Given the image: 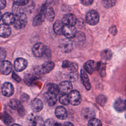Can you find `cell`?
Segmentation results:
<instances>
[{"label": "cell", "mask_w": 126, "mask_h": 126, "mask_svg": "<svg viewBox=\"0 0 126 126\" xmlns=\"http://www.w3.org/2000/svg\"><path fill=\"white\" fill-rule=\"evenodd\" d=\"M55 67V64L51 61H47L42 64L34 68V70L37 75H43L49 73Z\"/></svg>", "instance_id": "6da1fadb"}, {"label": "cell", "mask_w": 126, "mask_h": 126, "mask_svg": "<svg viewBox=\"0 0 126 126\" xmlns=\"http://www.w3.org/2000/svg\"><path fill=\"white\" fill-rule=\"evenodd\" d=\"M15 21L14 25L16 29L24 28L27 23V17L24 12H20L14 14Z\"/></svg>", "instance_id": "7a4b0ae2"}, {"label": "cell", "mask_w": 126, "mask_h": 126, "mask_svg": "<svg viewBox=\"0 0 126 126\" xmlns=\"http://www.w3.org/2000/svg\"><path fill=\"white\" fill-rule=\"evenodd\" d=\"M48 47L46 46L42 43H37L32 47V51L34 56L41 57L45 55Z\"/></svg>", "instance_id": "3957f363"}, {"label": "cell", "mask_w": 126, "mask_h": 126, "mask_svg": "<svg viewBox=\"0 0 126 126\" xmlns=\"http://www.w3.org/2000/svg\"><path fill=\"white\" fill-rule=\"evenodd\" d=\"M47 6L46 4H43L40 9L39 14L36 15L33 19L32 22V25L34 26H38L40 25L44 21L46 13L47 11Z\"/></svg>", "instance_id": "277c9868"}, {"label": "cell", "mask_w": 126, "mask_h": 126, "mask_svg": "<svg viewBox=\"0 0 126 126\" xmlns=\"http://www.w3.org/2000/svg\"><path fill=\"white\" fill-rule=\"evenodd\" d=\"M99 19L98 13L94 10H91L88 12L86 15V21L90 25L94 26L96 25Z\"/></svg>", "instance_id": "5b68a950"}, {"label": "cell", "mask_w": 126, "mask_h": 126, "mask_svg": "<svg viewBox=\"0 0 126 126\" xmlns=\"http://www.w3.org/2000/svg\"><path fill=\"white\" fill-rule=\"evenodd\" d=\"M69 103L73 105H78L81 102V95L77 90L71 91L68 94Z\"/></svg>", "instance_id": "8992f818"}, {"label": "cell", "mask_w": 126, "mask_h": 126, "mask_svg": "<svg viewBox=\"0 0 126 126\" xmlns=\"http://www.w3.org/2000/svg\"><path fill=\"white\" fill-rule=\"evenodd\" d=\"M9 106L12 109L17 110L20 114L22 115L24 114V108L22 103L19 100L15 98L11 99L9 102Z\"/></svg>", "instance_id": "52a82bcc"}, {"label": "cell", "mask_w": 126, "mask_h": 126, "mask_svg": "<svg viewBox=\"0 0 126 126\" xmlns=\"http://www.w3.org/2000/svg\"><path fill=\"white\" fill-rule=\"evenodd\" d=\"M77 31L74 26L64 25L63 28V34L67 38H73L76 34Z\"/></svg>", "instance_id": "ba28073f"}, {"label": "cell", "mask_w": 126, "mask_h": 126, "mask_svg": "<svg viewBox=\"0 0 126 126\" xmlns=\"http://www.w3.org/2000/svg\"><path fill=\"white\" fill-rule=\"evenodd\" d=\"M28 65V62L26 60L22 58H17L14 63V67L16 71L20 72L24 70Z\"/></svg>", "instance_id": "9c48e42d"}, {"label": "cell", "mask_w": 126, "mask_h": 126, "mask_svg": "<svg viewBox=\"0 0 126 126\" xmlns=\"http://www.w3.org/2000/svg\"><path fill=\"white\" fill-rule=\"evenodd\" d=\"M1 90L2 94L5 96H10L14 92V89L12 84L9 82L3 83L1 86Z\"/></svg>", "instance_id": "30bf717a"}, {"label": "cell", "mask_w": 126, "mask_h": 126, "mask_svg": "<svg viewBox=\"0 0 126 126\" xmlns=\"http://www.w3.org/2000/svg\"><path fill=\"white\" fill-rule=\"evenodd\" d=\"M60 92L61 94H68L72 90V85L69 81L62 82L59 86Z\"/></svg>", "instance_id": "8fae6325"}, {"label": "cell", "mask_w": 126, "mask_h": 126, "mask_svg": "<svg viewBox=\"0 0 126 126\" xmlns=\"http://www.w3.org/2000/svg\"><path fill=\"white\" fill-rule=\"evenodd\" d=\"M12 69V63L8 61H3L0 64V70L3 75H8Z\"/></svg>", "instance_id": "7c38bea8"}, {"label": "cell", "mask_w": 126, "mask_h": 126, "mask_svg": "<svg viewBox=\"0 0 126 126\" xmlns=\"http://www.w3.org/2000/svg\"><path fill=\"white\" fill-rule=\"evenodd\" d=\"M62 21L64 25L75 26L77 23V19L74 14L68 13L64 15Z\"/></svg>", "instance_id": "4fadbf2b"}, {"label": "cell", "mask_w": 126, "mask_h": 126, "mask_svg": "<svg viewBox=\"0 0 126 126\" xmlns=\"http://www.w3.org/2000/svg\"><path fill=\"white\" fill-rule=\"evenodd\" d=\"M60 47L63 52L69 53L73 49V44L70 40L63 39L60 43Z\"/></svg>", "instance_id": "5bb4252c"}, {"label": "cell", "mask_w": 126, "mask_h": 126, "mask_svg": "<svg viewBox=\"0 0 126 126\" xmlns=\"http://www.w3.org/2000/svg\"><path fill=\"white\" fill-rule=\"evenodd\" d=\"M57 95L56 94L48 91L44 94V98L49 106H52L56 103L57 101Z\"/></svg>", "instance_id": "9a60e30c"}, {"label": "cell", "mask_w": 126, "mask_h": 126, "mask_svg": "<svg viewBox=\"0 0 126 126\" xmlns=\"http://www.w3.org/2000/svg\"><path fill=\"white\" fill-rule=\"evenodd\" d=\"M27 122L31 126L43 125V121L40 117L35 116L33 114H30L27 118Z\"/></svg>", "instance_id": "2e32d148"}, {"label": "cell", "mask_w": 126, "mask_h": 126, "mask_svg": "<svg viewBox=\"0 0 126 126\" xmlns=\"http://www.w3.org/2000/svg\"><path fill=\"white\" fill-rule=\"evenodd\" d=\"M114 109L118 112H122L126 111V100L122 98L117 99L114 104Z\"/></svg>", "instance_id": "e0dca14e"}, {"label": "cell", "mask_w": 126, "mask_h": 126, "mask_svg": "<svg viewBox=\"0 0 126 126\" xmlns=\"http://www.w3.org/2000/svg\"><path fill=\"white\" fill-rule=\"evenodd\" d=\"M31 107L33 112H38L42 109L43 103L40 99L38 98H34L31 101Z\"/></svg>", "instance_id": "ac0fdd59"}, {"label": "cell", "mask_w": 126, "mask_h": 126, "mask_svg": "<svg viewBox=\"0 0 126 126\" xmlns=\"http://www.w3.org/2000/svg\"><path fill=\"white\" fill-rule=\"evenodd\" d=\"M55 115L59 119L63 120L66 118L67 113L66 109L62 106H58L55 110Z\"/></svg>", "instance_id": "d6986e66"}, {"label": "cell", "mask_w": 126, "mask_h": 126, "mask_svg": "<svg viewBox=\"0 0 126 126\" xmlns=\"http://www.w3.org/2000/svg\"><path fill=\"white\" fill-rule=\"evenodd\" d=\"M2 20L3 23L7 25H12L15 21V15L12 13L6 12L2 15Z\"/></svg>", "instance_id": "ffe728a7"}, {"label": "cell", "mask_w": 126, "mask_h": 126, "mask_svg": "<svg viewBox=\"0 0 126 126\" xmlns=\"http://www.w3.org/2000/svg\"><path fill=\"white\" fill-rule=\"evenodd\" d=\"M81 78L82 83L85 86L86 89L88 91H90L91 89V85L90 82L89 77L86 72L83 69L81 70Z\"/></svg>", "instance_id": "44dd1931"}, {"label": "cell", "mask_w": 126, "mask_h": 126, "mask_svg": "<svg viewBox=\"0 0 126 126\" xmlns=\"http://www.w3.org/2000/svg\"><path fill=\"white\" fill-rule=\"evenodd\" d=\"M11 28L5 24L0 25V36L3 38H7L11 34Z\"/></svg>", "instance_id": "7402d4cb"}, {"label": "cell", "mask_w": 126, "mask_h": 126, "mask_svg": "<svg viewBox=\"0 0 126 126\" xmlns=\"http://www.w3.org/2000/svg\"><path fill=\"white\" fill-rule=\"evenodd\" d=\"M64 24L63 21L58 20L56 21L53 25V30L55 33L58 35H61L63 34V28Z\"/></svg>", "instance_id": "603a6c76"}, {"label": "cell", "mask_w": 126, "mask_h": 126, "mask_svg": "<svg viewBox=\"0 0 126 126\" xmlns=\"http://www.w3.org/2000/svg\"><path fill=\"white\" fill-rule=\"evenodd\" d=\"M94 62L93 60H89L84 64V69L89 74H92L94 69Z\"/></svg>", "instance_id": "cb8c5ba5"}, {"label": "cell", "mask_w": 126, "mask_h": 126, "mask_svg": "<svg viewBox=\"0 0 126 126\" xmlns=\"http://www.w3.org/2000/svg\"><path fill=\"white\" fill-rule=\"evenodd\" d=\"M46 90L48 92L56 94V95H58L60 92L59 86L53 83H50L47 85Z\"/></svg>", "instance_id": "d4e9b609"}, {"label": "cell", "mask_w": 126, "mask_h": 126, "mask_svg": "<svg viewBox=\"0 0 126 126\" xmlns=\"http://www.w3.org/2000/svg\"><path fill=\"white\" fill-rule=\"evenodd\" d=\"M96 69L101 76H105L106 74V63L102 62H98L96 64Z\"/></svg>", "instance_id": "484cf974"}, {"label": "cell", "mask_w": 126, "mask_h": 126, "mask_svg": "<svg viewBox=\"0 0 126 126\" xmlns=\"http://www.w3.org/2000/svg\"><path fill=\"white\" fill-rule=\"evenodd\" d=\"M37 79V77L33 75L28 74L24 76V81L26 84L28 86L31 85L33 82Z\"/></svg>", "instance_id": "4316f807"}, {"label": "cell", "mask_w": 126, "mask_h": 126, "mask_svg": "<svg viewBox=\"0 0 126 126\" xmlns=\"http://www.w3.org/2000/svg\"><path fill=\"white\" fill-rule=\"evenodd\" d=\"M75 38V42L76 43H83L85 40V36L84 34L80 32H77L75 36L74 37Z\"/></svg>", "instance_id": "83f0119b"}, {"label": "cell", "mask_w": 126, "mask_h": 126, "mask_svg": "<svg viewBox=\"0 0 126 126\" xmlns=\"http://www.w3.org/2000/svg\"><path fill=\"white\" fill-rule=\"evenodd\" d=\"M45 17L48 21L50 22H52L54 20L55 17V12L52 7H50L47 8L46 13Z\"/></svg>", "instance_id": "f1b7e54d"}, {"label": "cell", "mask_w": 126, "mask_h": 126, "mask_svg": "<svg viewBox=\"0 0 126 126\" xmlns=\"http://www.w3.org/2000/svg\"><path fill=\"white\" fill-rule=\"evenodd\" d=\"M2 119L4 124L6 125H10L11 124V123L14 122V120H13L12 117L7 113H4L3 114H2Z\"/></svg>", "instance_id": "f546056e"}, {"label": "cell", "mask_w": 126, "mask_h": 126, "mask_svg": "<svg viewBox=\"0 0 126 126\" xmlns=\"http://www.w3.org/2000/svg\"><path fill=\"white\" fill-rule=\"evenodd\" d=\"M112 56V53L111 50L106 49L102 51L101 53V57L105 60H110Z\"/></svg>", "instance_id": "4dcf8cb0"}, {"label": "cell", "mask_w": 126, "mask_h": 126, "mask_svg": "<svg viewBox=\"0 0 126 126\" xmlns=\"http://www.w3.org/2000/svg\"><path fill=\"white\" fill-rule=\"evenodd\" d=\"M59 101L63 105H68L69 103L68 99V94H61L59 96Z\"/></svg>", "instance_id": "1f68e13d"}, {"label": "cell", "mask_w": 126, "mask_h": 126, "mask_svg": "<svg viewBox=\"0 0 126 126\" xmlns=\"http://www.w3.org/2000/svg\"><path fill=\"white\" fill-rule=\"evenodd\" d=\"M67 79H68V81H69L71 82H73L76 81L78 78V76L77 73H76L74 71H72L70 73H69L66 76Z\"/></svg>", "instance_id": "d6a6232c"}, {"label": "cell", "mask_w": 126, "mask_h": 126, "mask_svg": "<svg viewBox=\"0 0 126 126\" xmlns=\"http://www.w3.org/2000/svg\"><path fill=\"white\" fill-rule=\"evenodd\" d=\"M116 3V0H102V4L105 8H110Z\"/></svg>", "instance_id": "836d02e7"}, {"label": "cell", "mask_w": 126, "mask_h": 126, "mask_svg": "<svg viewBox=\"0 0 126 126\" xmlns=\"http://www.w3.org/2000/svg\"><path fill=\"white\" fill-rule=\"evenodd\" d=\"M88 126H102V123L101 121L96 118H92L89 121L88 123Z\"/></svg>", "instance_id": "e575fe53"}, {"label": "cell", "mask_w": 126, "mask_h": 126, "mask_svg": "<svg viewBox=\"0 0 126 126\" xmlns=\"http://www.w3.org/2000/svg\"><path fill=\"white\" fill-rule=\"evenodd\" d=\"M106 100H106V97L103 94L99 95L96 98L97 102L101 106H103L105 104L106 102Z\"/></svg>", "instance_id": "d590c367"}, {"label": "cell", "mask_w": 126, "mask_h": 126, "mask_svg": "<svg viewBox=\"0 0 126 126\" xmlns=\"http://www.w3.org/2000/svg\"><path fill=\"white\" fill-rule=\"evenodd\" d=\"M15 5L22 7L26 6L29 2V0H13Z\"/></svg>", "instance_id": "8d00e7d4"}, {"label": "cell", "mask_w": 126, "mask_h": 126, "mask_svg": "<svg viewBox=\"0 0 126 126\" xmlns=\"http://www.w3.org/2000/svg\"><path fill=\"white\" fill-rule=\"evenodd\" d=\"M6 56V52L4 48L0 47V62L4 61Z\"/></svg>", "instance_id": "74e56055"}, {"label": "cell", "mask_w": 126, "mask_h": 126, "mask_svg": "<svg viewBox=\"0 0 126 126\" xmlns=\"http://www.w3.org/2000/svg\"><path fill=\"white\" fill-rule=\"evenodd\" d=\"M78 68V66L77 64L74 63H72L70 66L69 67V68L68 69H69V70H71V71L76 72V71H77Z\"/></svg>", "instance_id": "f35d334b"}, {"label": "cell", "mask_w": 126, "mask_h": 126, "mask_svg": "<svg viewBox=\"0 0 126 126\" xmlns=\"http://www.w3.org/2000/svg\"><path fill=\"white\" fill-rule=\"evenodd\" d=\"M71 63L72 62H70L68 61L65 60L63 62L62 66L63 68H69V67H70V66L71 64Z\"/></svg>", "instance_id": "ab89813d"}, {"label": "cell", "mask_w": 126, "mask_h": 126, "mask_svg": "<svg viewBox=\"0 0 126 126\" xmlns=\"http://www.w3.org/2000/svg\"><path fill=\"white\" fill-rule=\"evenodd\" d=\"M54 121L52 120L48 119L47 120L46 122L45 123L44 125L46 126H52V125H60V124H58L56 123V122H54Z\"/></svg>", "instance_id": "60d3db41"}, {"label": "cell", "mask_w": 126, "mask_h": 126, "mask_svg": "<svg viewBox=\"0 0 126 126\" xmlns=\"http://www.w3.org/2000/svg\"><path fill=\"white\" fill-rule=\"evenodd\" d=\"M81 1L82 3L85 5H90L93 2V0H81Z\"/></svg>", "instance_id": "b9f144b4"}, {"label": "cell", "mask_w": 126, "mask_h": 126, "mask_svg": "<svg viewBox=\"0 0 126 126\" xmlns=\"http://www.w3.org/2000/svg\"><path fill=\"white\" fill-rule=\"evenodd\" d=\"M6 4L5 0H0V9H3Z\"/></svg>", "instance_id": "7bdbcfd3"}, {"label": "cell", "mask_w": 126, "mask_h": 126, "mask_svg": "<svg viewBox=\"0 0 126 126\" xmlns=\"http://www.w3.org/2000/svg\"><path fill=\"white\" fill-rule=\"evenodd\" d=\"M109 32L111 33H112L113 34H115L117 32V30H116V27H115V26L111 27L109 29Z\"/></svg>", "instance_id": "ee69618b"}, {"label": "cell", "mask_w": 126, "mask_h": 126, "mask_svg": "<svg viewBox=\"0 0 126 126\" xmlns=\"http://www.w3.org/2000/svg\"><path fill=\"white\" fill-rule=\"evenodd\" d=\"M12 77L17 82H20L21 81L20 78L14 72H13L12 73Z\"/></svg>", "instance_id": "f6af8a7d"}, {"label": "cell", "mask_w": 126, "mask_h": 126, "mask_svg": "<svg viewBox=\"0 0 126 126\" xmlns=\"http://www.w3.org/2000/svg\"><path fill=\"white\" fill-rule=\"evenodd\" d=\"M63 125H65V126H73V124H72V123H70V122H67L64 123Z\"/></svg>", "instance_id": "bcb514c9"}, {"label": "cell", "mask_w": 126, "mask_h": 126, "mask_svg": "<svg viewBox=\"0 0 126 126\" xmlns=\"http://www.w3.org/2000/svg\"><path fill=\"white\" fill-rule=\"evenodd\" d=\"M2 14H1V11H0V20L2 19Z\"/></svg>", "instance_id": "7dc6e473"}]
</instances>
